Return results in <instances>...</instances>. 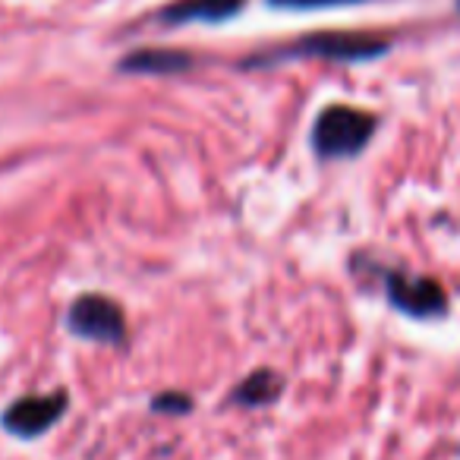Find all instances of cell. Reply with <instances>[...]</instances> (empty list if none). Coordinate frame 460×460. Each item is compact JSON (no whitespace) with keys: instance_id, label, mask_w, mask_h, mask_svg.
Returning a JSON list of instances; mask_svg holds the SVG:
<instances>
[{"instance_id":"obj_1","label":"cell","mask_w":460,"mask_h":460,"mask_svg":"<svg viewBox=\"0 0 460 460\" xmlns=\"http://www.w3.org/2000/svg\"><path fill=\"white\" fill-rule=\"evenodd\" d=\"M376 133V117L347 104H332L319 114L313 129V148L319 158H353Z\"/></svg>"},{"instance_id":"obj_2","label":"cell","mask_w":460,"mask_h":460,"mask_svg":"<svg viewBox=\"0 0 460 460\" xmlns=\"http://www.w3.org/2000/svg\"><path fill=\"white\" fill-rule=\"evenodd\" d=\"M66 328L92 344H120L127 338L123 309L104 294H83L66 313Z\"/></svg>"},{"instance_id":"obj_3","label":"cell","mask_w":460,"mask_h":460,"mask_svg":"<svg viewBox=\"0 0 460 460\" xmlns=\"http://www.w3.org/2000/svg\"><path fill=\"white\" fill-rule=\"evenodd\" d=\"M66 407H70V394H66V391L29 394V397L13 401L0 413V426H4V432L13 435V438L32 441V438H41L45 432H51V429L64 420Z\"/></svg>"},{"instance_id":"obj_4","label":"cell","mask_w":460,"mask_h":460,"mask_svg":"<svg viewBox=\"0 0 460 460\" xmlns=\"http://www.w3.org/2000/svg\"><path fill=\"white\" fill-rule=\"evenodd\" d=\"M388 51V45L369 35H347V32H328V35H313L303 39L300 45H294L290 51H281V58H322V60H372L378 54Z\"/></svg>"},{"instance_id":"obj_5","label":"cell","mask_w":460,"mask_h":460,"mask_svg":"<svg viewBox=\"0 0 460 460\" xmlns=\"http://www.w3.org/2000/svg\"><path fill=\"white\" fill-rule=\"evenodd\" d=\"M388 300L394 309L413 319H438L447 309V296L438 281L432 278H403L388 275Z\"/></svg>"},{"instance_id":"obj_6","label":"cell","mask_w":460,"mask_h":460,"mask_svg":"<svg viewBox=\"0 0 460 460\" xmlns=\"http://www.w3.org/2000/svg\"><path fill=\"white\" fill-rule=\"evenodd\" d=\"M246 0H173L161 10L164 26H186V22H224L243 10Z\"/></svg>"},{"instance_id":"obj_7","label":"cell","mask_w":460,"mask_h":460,"mask_svg":"<svg viewBox=\"0 0 460 460\" xmlns=\"http://www.w3.org/2000/svg\"><path fill=\"white\" fill-rule=\"evenodd\" d=\"M192 60L180 51H171V48H142V51H133L120 60L123 73H139V76H171V73H183Z\"/></svg>"},{"instance_id":"obj_8","label":"cell","mask_w":460,"mask_h":460,"mask_svg":"<svg viewBox=\"0 0 460 460\" xmlns=\"http://www.w3.org/2000/svg\"><path fill=\"white\" fill-rule=\"evenodd\" d=\"M281 391H284V378L278 372L256 369L234 388L230 401L237 403V407H269V403H275L281 397Z\"/></svg>"},{"instance_id":"obj_9","label":"cell","mask_w":460,"mask_h":460,"mask_svg":"<svg viewBox=\"0 0 460 460\" xmlns=\"http://www.w3.org/2000/svg\"><path fill=\"white\" fill-rule=\"evenodd\" d=\"M192 410V397L180 394V391H164V394L152 397V413L164 416H186Z\"/></svg>"},{"instance_id":"obj_10","label":"cell","mask_w":460,"mask_h":460,"mask_svg":"<svg viewBox=\"0 0 460 460\" xmlns=\"http://www.w3.org/2000/svg\"><path fill=\"white\" fill-rule=\"evenodd\" d=\"M271 7L281 10H325V7H350L359 0H269Z\"/></svg>"},{"instance_id":"obj_11","label":"cell","mask_w":460,"mask_h":460,"mask_svg":"<svg viewBox=\"0 0 460 460\" xmlns=\"http://www.w3.org/2000/svg\"><path fill=\"white\" fill-rule=\"evenodd\" d=\"M457 10H460V0H457Z\"/></svg>"}]
</instances>
